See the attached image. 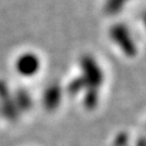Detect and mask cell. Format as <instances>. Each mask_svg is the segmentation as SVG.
<instances>
[{"label":"cell","mask_w":146,"mask_h":146,"mask_svg":"<svg viewBox=\"0 0 146 146\" xmlns=\"http://www.w3.org/2000/svg\"><path fill=\"white\" fill-rule=\"evenodd\" d=\"M0 113L9 120H14L19 115L13 95H11L9 87L3 80H0Z\"/></svg>","instance_id":"obj_1"},{"label":"cell","mask_w":146,"mask_h":146,"mask_svg":"<svg viewBox=\"0 0 146 146\" xmlns=\"http://www.w3.org/2000/svg\"><path fill=\"white\" fill-rule=\"evenodd\" d=\"M16 69L23 76H33L38 72L40 62L34 53H24L16 61Z\"/></svg>","instance_id":"obj_2"},{"label":"cell","mask_w":146,"mask_h":146,"mask_svg":"<svg viewBox=\"0 0 146 146\" xmlns=\"http://www.w3.org/2000/svg\"><path fill=\"white\" fill-rule=\"evenodd\" d=\"M61 93L60 88L56 84H51L48 88H46L43 95H42V104L43 107L48 110H53L56 108L58 102H60Z\"/></svg>","instance_id":"obj_3"},{"label":"cell","mask_w":146,"mask_h":146,"mask_svg":"<svg viewBox=\"0 0 146 146\" xmlns=\"http://www.w3.org/2000/svg\"><path fill=\"white\" fill-rule=\"evenodd\" d=\"M13 100L19 111H27L33 106V100H31V94L27 90L23 88L16 90L13 95Z\"/></svg>","instance_id":"obj_4"}]
</instances>
